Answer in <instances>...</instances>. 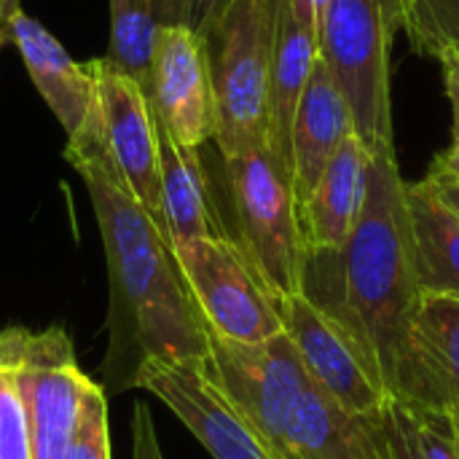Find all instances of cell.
I'll return each instance as SVG.
<instances>
[{"label": "cell", "mask_w": 459, "mask_h": 459, "mask_svg": "<svg viewBox=\"0 0 459 459\" xmlns=\"http://www.w3.org/2000/svg\"><path fill=\"white\" fill-rule=\"evenodd\" d=\"M65 159L83 178L105 250L108 350L100 371L105 395L134 390L145 363L210 358V328L178 255L118 172L97 105L67 137Z\"/></svg>", "instance_id": "1"}, {"label": "cell", "mask_w": 459, "mask_h": 459, "mask_svg": "<svg viewBox=\"0 0 459 459\" xmlns=\"http://www.w3.org/2000/svg\"><path fill=\"white\" fill-rule=\"evenodd\" d=\"M331 261L333 293L309 296L360 344L390 401L414 406L420 374L414 360V317L422 301L409 212V183L401 175L395 140L368 148L360 215Z\"/></svg>", "instance_id": "2"}, {"label": "cell", "mask_w": 459, "mask_h": 459, "mask_svg": "<svg viewBox=\"0 0 459 459\" xmlns=\"http://www.w3.org/2000/svg\"><path fill=\"white\" fill-rule=\"evenodd\" d=\"M272 35V0H229L202 35L223 159L269 148Z\"/></svg>", "instance_id": "3"}, {"label": "cell", "mask_w": 459, "mask_h": 459, "mask_svg": "<svg viewBox=\"0 0 459 459\" xmlns=\"http://www.w3.org/2000/svg\"><path fill=\"white\" fill-rule=\"evenodd\" d=\"M223 164L239 247L277 301L304 293L309 250L290 169L269 148L237 153Z\"/></svg>", "instance_id": "4"}, {"label": "cell", "mask_w": 459, "mask_h": 459, "mask_svg": "<svg viewBox=\"0 0 459 459\" xmlns=\"http://www.w3.org/2000/svg\"><path fill=\"white\" fill-rule=\"evenodd\" d=\"M382 0H331L320 22V59L347 102L355 134L371 148L393 134L390 40Z\"/></svg>", "instance_id": "5"}, {"label": "cell", "mask_w": 459, "mask_h": 459, "mask_svg": "<svg viewBox=\"0 0 459 459\" xmlns=\"http://www.w3.org/2000/svg\"><path fill=\"white\" fill-rule=\"evenodd\" d=\"M0 360L11 368L24 401L32 459H65L91 379L81 371L62 328L0 331Z\"/></svg>", "instance_id": "6"}, {"label": "cell", "mask_w": 459, "mask_h": 459, "mask_svg": "<svg viewBox=\"0 0 459 459\" xmlns=\"http://www.w3.org/2000/svg\"><path fill=\"white\" fill-rule=\"evenodd\" d=\"M188 290L215 336L258 344L282 333L280 301L229 234L175 247Z\"/></svg>", "instance_id": "7"}, {"label": "cell", "mask_w": 459, "mask_h": 459, "mask_svg": "<svg viewBox=\"0 0 459 459\" xmlns=\"http://www.w3.org/2000/svg\"><path fill=\"white\" fill-rule=\"evenodd\" d=\"M210 368L237 411L282 459L290 414L312 382L285 331L258 344L231 342L210 331Z\"/></svg>", "instance_id": "8"}, {"label": "cell", "mask_w": 459, "mask_h": 459, "mask_svg": "<svg viewBox=\"0 0 459 459\" xmlns=\"http://www.w3.org/2000/svg\"><path fill=\"white\" fill-rule=\"evenodd\" d=\"M134 390L156 395L212 459H277L215 382L210 358L145 363Z\"/></svg>", "instance_id": "9"}, {"label": "cell", "mask_w": 459, "mask_h": 459, "mask_svg": "<svg viewBox=\"0 0 459 459\" xmlns=\"http://www.w3.org/2000/svg\"><path fill=\"white\" fill-rule=\"evenodd\" d=\"M280 317L309 379L333 403L352 414H379L387 409L390 398L344 323L307 293L282 299Z\"/></svg>", "instance_id": "10"}, {"label": "cell", "mask_w": 459, "mask_h": 459, "mask_svg": "<svg viewBox=\"0 0 459 459\" xmlns=\"http://www.w3.org/2000/svg\"><path fill=\"white\" fill-rule=\"evenodd\" d=\"M89 65L97 81V110L105 145L137 202L164 231L159 121L148 94L134 78L110 65L108 56L91 59Z\"/></svg>", "instance_id": "11"}, {"label": "cell", "mask_w": 459, "mask_h": 459, "mask_svg": "<svg viewBox=\"0 0 459 459\" xmlns=\"http://www.w3.org/2000/svg\"><path fill=\"white\" fill-rule=\"evenodd\" d=\"M148 102L159 126L180 145L215 137V94L204 40L188 27H159L148 75Z\"/></svg>", "instance_id": "12"}, {"label": "cell", "mask_w": 459, "mask_h": 459, "mask_svg": "<svg viewBox=\"0 0 459 459\" xmlns=\"http://www.w3.org/2000/svg\"><path fill=\"white\" fill-rule=\"evenodd\" d=\"M282 459H393L387 409L352 414L309 382L290 414Z\"/></svg>", "instance_id": "13"}, {"label": "cell", "mask_w": 459, "mask_h": 459, "mask_svg": "<svg viewBox=\"0 0 459 459\" xmlns=\"http://www.w3.org/2000/svg\"><path fill=\"white\" fill-rule=\"evenodd\" d=\"M8 43L16 46L38 94L51 108L67 137L75 134L97 105V81L91 65L75 62L65 46L24 11L13 13L8 24Z\"/></svg>", "instance_id": "14"}, {"label": "cell", "mask_w": 459, "mask_h": 459, "mask_svg": "<svg viewBox=\"0 0 459 459\" xmlns=\"http://www.w3.org/2000/svg\"><path fill=\"white\" fill-rule=\"evenodd\" d=\"M350 132L352 118L342 89L317 56L290 126V164L299 210L312 196L320 175Z\"/></svg>", "instance_id": "15"}, {"label": "cell", "mask_w": 459, "mask_h": 459, "mask_svg": "<svg viewBox=\"0 0 459 459\" xmlns=\"http://www.w3.org/2000/svg\"><path fill=\"white\" fill-rule=\"evenodd\" d=\"M368 145L355 129L320 175L312 196L301 207V226L309 255H333L344 247L366 196Z\"/></svg>", "instance_id": "16"}, {"label": "cell", "mask_w": 459, "mask_h": 459, "mask_svg": "<svg viewBox=\"0 0 459 459\" xmlns=\"http://www.w3.org/2000/svg\"><path fill=\"white\" fill-rule=\"evenodd\" d=\"M411 344L420 401L409 409H446L459 414V301L422 296Z\"/></svg>", "instance_id": "17"}, {"label": "cell", "mask_w": 459, "mask_h": 459, "mask_svg": "<svg viewBox=\"0 0 459 459\" xmlns=\"http://www.w3.org/2000/svg\"><path fill=\"white\" fill-rule=\"evenodd\" d=\"M159 156H161V212H164V231L172 250L204 237L223 234L212 223L207 178H204L199 148L175 143L159 126Z\"/></svg>", "instance_id": "18"}, {"label": "cell", "mask_w": 459, "mask_h": 459, "mask_svg": "<svg viewBox=\"0 0 459 459\" xmlns=\"http://www.w3.org/2000/svg\"><path fill=\"white\" fill-rule=\"evenodd\" d=\"M409 212L422 296L459 301V215L422 178L409 183Z\"/></svg>", "instance_id": "19"}, {"label": "cell", "mask_w": 459, "mask_h": 459, "mask_svg": "<svg viewBox=\"0 0 459 459\" xmlns=\"http://www.w3.org/2000/svg\"><path fill=\"white\" fill-rule=\"evenodd\" d=\"M159 22L153 0H110V51L108 62L148 89L151 59Z\"/></svg>", "instance_id": "20"}, {"label": "cell", "mask_w": 459, "mask_h": 459, "mask_svg": "<svg viewBox=\"0 0 459 459\" xmlns=\"http://www.w3.org/2000/svg\"><path fill=\"white\" fill-rule=\"evenodd\" d=\"M411 48L428 56L459 51V0H417V32Z\"/></svg>", "instance_id": "21"}, {"label": "cell", "mask_w": 459, "mask_h": 459, "mask_svg": "<svg viewBox=\"0 0 459 459\" xmlns=\"http://www.w3.org/2000/svg\"><path fill=\"white\" fill-rule=\"evenodd\" d=\"M65 459H110V425H108V395L94 382L83 398L75 436Z\"/></svg>", "instance_id": "22"}, {"label": "cell", "mask_w": 459, "mask_h": 459, "mask_svg": "<svg viewBox=\"0 0 459 459\" xmlns=\"http://www.w3.org/2000/svg\"><path fill=\"white\" fill-rule=\"evenodd\" d=\"M0 459H32V438L22 393L11 368L0 360Z\"/></svg>", "instance_id": "23"}, {"label": "cell", "mask_w": 459, "mask_h": 459, "mask_svg": "<svg viewBox=\"0 0 459 459\" xmlns=\"http://www.w3.org/2000/svg\"><path fill=\"white\" fill-rule=\"evenodd\" d=\"M409 409V406H406ZM425 459H459V422L446 409H409Z\"/></svg>", "instance_id": "24"}, {"label": "cell", "mask_w": 459, "mask_h": 459, "mask_svg": "<svg viewBox=\"0 0 459 459\" xmlns=\"http://www.w3.org/2000/svg\"><path fill=\"white\" fill-rule=\"evenodd\" d=\"M229 0H153L159 27H188L199 38L221 16Z\"/></svg>", "instance_id": "25"}, {"label": "cell", "mask_w": 459, "mask_h": 459, "mask_svg": "<svg viewBox=\"0 0 459 459\" xmlns=\"http://www.w3.org/2000/svg\"><path fill=\"white\" fill-rule=\"evenodd\" d=\"M387 433H390V457L393 459H425L417 438V425L414 414L398 403H387Z\"/></svg>", "instance_id": "26"}, {"label": "cell", "mask_w": 459, "mask_h": 459, "mask_svg": "<svg viewBox=\"0 0 459 459\" xmlns=\"http://www.w3.org/2000/svg\"><path fill=\"white\" fill-rule=\"evenodd\" d=\"M132 459H164L156 425L151 420L148 403L137 401L134 403V417H132Z\"/></svg>", "instance_id": "27"}, {"label": "cell", "mask_w": 459, "mask_h": 459, "mask_svg": "<svg viewBox=\"0 0 459 459\" xmlns=\"http://www.w3.org/2000/svg\"><path fill=\"white\" fill-rule=\"evenodd\" d=\"M444 78H446V97L452 105V148L436 156V161L459 178V75L444 67Z\"/></svg>", "instance_id": "28"}, {"label": "cell", "mask_w": 459, "mask_h": 459, "mask_svg": "<svg viewBox=\"0 0 459 459\" xmlns=\"http://www.w3.org/2000/svg\"><path fill=\"white\" fill-rule=\"evenodd\" d=\"M385 5V13H387V22L390 27L398 32H406L409 43L414 40V32H417V0H382Z\"/></svg>", "instance_id": "29"}, {"label": "cell", "mask_w": 459, "mask_h": 459, "mask_svg": "<svg viewBox=\"0 0 459 459\" xmlns=\"http://www.w3.org/2000/svg\"><path fill=\"white\" fill-rule=\"evenodd\" d=\"M425 180L433 186V191L441 196V202L449 207V210H455L459 215V180L446 169V167H441L438 161H433L430 164V172L425 175Z\"/></svg>", "instance_id": "30"}, {"label": "cell", "mask_w": 459, "mask_h": 459, "mask_svg": "<svg viewBox=\"0 0 459 459\" xmlns=\"http://www.w3.org/2000/svg\"><path fill=\"white\" fill-rule=\"evenodd\" d=\"M290 5H293L296 16L320 35V22H323V13L331 5V0H290Z\"/></svg>", "instance_id": "31"}, {"label": "cell", "mask_w": 459, "mask_h": 459, "mask_svg": "<svg viewBox=\"0 0 459 459\" xmlns=\"http://www.w3.org/2000/svg\"><path fill=\"white\" fill-rule=\"evenodd\" d=\"M16 11H22V0H0V38L5 43H8V24Z\"/></svg>", "instance_id": "32"}, {"label": "cell", "mask_w": 459, "mask_h": 459, "mask_svg": "<svg viewBox=\"0 0 459 459\" xmlns=\"http://www.w3.org/2000/svg\"><path fill=\"white\" fill-rule=\"evenodd\" d=\"M438 59H441V65H444L446 70H452V73H457L459 75V51H444Z\"/></svg>", "instance_id": "33"}, {"label": "cell", "mask_w": 459, "mask_h": 459, "mask_svg": "<svg viewBox=\"0 0 459 459\" xmlns=\"http://www.w3.org/2000/svg\"><path fill=\"white\" fill-rule=\"evenodd\" d=\"M3 46H5V40H3V38H0V48H3Z\"/></svg>", "instance_id": "34"}, {"label": "cell", "mask_w": 459, "mask_h": 459, "mask_svg": "<svg viewBox=\"0 0 459 459\" xmlns=\"http://www.w3.org/2000/svg\"><path fill=\"white\" fill-rule=\"evenodd\" d=\"M452 414H455V411H452ZM455 417H457V422H459V414H455Z\"/></svg>", "instance_id": "35"}]
</instances>
